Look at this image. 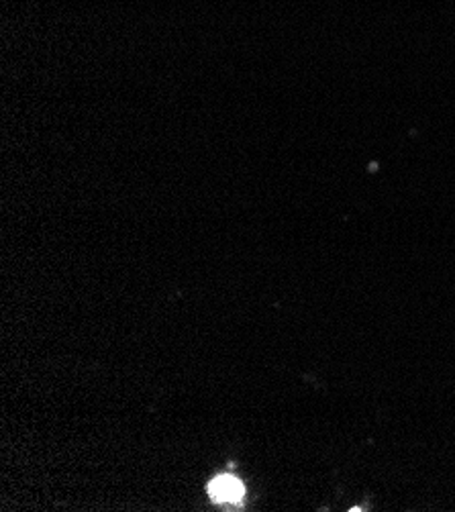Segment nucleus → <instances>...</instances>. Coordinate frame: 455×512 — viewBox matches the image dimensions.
Masks as SVG:
<instances>
[{
    "label": "nucleus",
    "mask_w": 455,
    "mask_h": 512,
    "mask_svg": "<svg viewBox=\"0 0 455 512\" xmlns=\"http://www.w3.org/2000/svg\"><path fill=\"white\" fill-rule=\"evenodd\" d=\"M243 494V484L233 476H219L209 484V496L217 504H239Z\"/></svg>",
    "instance_id": "nucleus-1"
}]
</instances>
